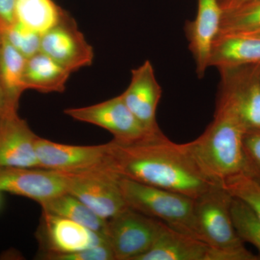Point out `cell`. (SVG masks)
<instances>
[{"instance_id": "6da1fadb", "label": "cell", "mask_w": 260, "mask_h": 260, "mask_svg": "<svg viewBox=\"0 0 260 260\" xmlns=\"http://www.w3.org/2000/svg\"><path fill=\"white\" fill-rule=\"evenodd\" d=\"M107 144L104 169L117 177L196 200L220 186L205 172L189 143L178 144L161 132L130 142Z\"/></svg>"}, {"instance_id": "7a4b0ae2", "label": "cell", "mask_w": 260, "mask_h": 260, "mask_svg": "<svg viewBox=\"0 0 260 260\" xmlns=\"http://www.w3.org/2000/svg\"><path fill=\"white\" fill-rule=\"evenodd\" d=\"M247 130L232 109L217 102L213 120L199 138L189 142L205 172L220 186L238 174H248L244 151Z\"/></svg>"}, {"instance_id": "3957f363", "label": "cell", "mask_w": 260, "mask_h": 260, "mask_svg": "<svg viewBox=\"0 0 260 260\" xmlns=\"http://www.w3.org/2000/svg\"><path fill=\"white\" fill-rule=\"evenodd\" d=\"M119 184L129 208L200 240L195 223L194 199L126 178L119 177Z\"/></svg>"}, {"instance_id": "277c9868", "label": "cell", "mask_w": 260, "mask_h": 260, "mask_svg": "<svg viewBox=\"0 0 260 260\" xmlns=\"http://www.w3.org/2000/svg\"><path fill=\"white\" fill-rule=\"evenodd\" d=\"M232 196L221 186L194 200V216L200 239L210 247L236 249L244 247L234 228L231 213Z\"/></svg>"}, {"instance_id": "5b68a950", "label": "cell", "mask_w": 260, "mask_h": 260, "mask_svg": "<svg viewBox=\"0 0 260 260\" xmlns=\"http://www.w3.org/2000/svg\"><path fill=\"white\" fill-rule=\"evenodd\" d=\"M259 67L260 62L218 69L217 102L232 109L248 130H260Z\"/></svg>"}, {"instance_id": "8992f818", "label": "cell", "mask_w": 260, "mask_h": 260, "mask_svg": "<svg viewBox=\"0 0 260 260\" xmlns=\"http://www.w3.org/2000/svg\"><path fill=\"white\" fill-rule=\"evenodd\" d=\"M164 222L128 207L107 220L105 237L115 260H136L153 246Z\"/></svg>"}, {"instance_id": "52a82bcc", "label": "cell", "mask_w": 260, "mask_h": 260, "mask_svg": "<svg viewBox=\"0 0 260 260\" xmlns=\"http://www.w3.org/2000/svg\"><path fill=\"white\" fill-rule=\"evenodd\" d=\"M67 191L76 197L101 218L109 220L128 208L119 177L103 169L64 173Z\"/></svg>"}, {"instance_id": "ba28073f", "label": "cell", "mask_w": 260, "mask_h": 260, "mask_svg": "<svg viewBox=\"0 0 260 260\" xmlns=\"http://www.w3.org/2000/svg\"><path fill=\"white\" fill-rule=\"evenodd\" d=\"M64 113L75 120L107 130L116 141H135L158 133H150L142 125L130 112L120 95L88 107L65 109Z\"/></svg>"}, {"instance_id": "9c48e42d", "label": "cell", "mask_w": 260, "mask_h": 260, "mask_svg": "<svg viewBox=\"0 0 260 260\" xmlns=\"http://www.w3.org/2000/svg\"><path fill=\"white\" fill-rule=\"evenodd\" d=\"M41 51L71 73L90 66L94 59L93 47L67 12L59 23L42 36Z\"/></svg>"}, {"instance_id": "30bf717a", "label": "cell", "mask_w": 260, "mask_h": 260, "mask_svg": "<svg viewBox=\"0 0 260 260\" xmlns=\"http://www.w3.org/2000/svg\"><path fill=\"white\" fill-rule=\"evenodd\" d=\"M36 153L41 169L64 173L105 170L107 144L90 146L61 144L38 136Z\"/></svg>"}, {"instance_id": "8fae6325", "label": "cell", "mask_w": 260, "mask_h": 260, "mask_svg": "<svg viewBox=\"0 0 260 260\" xmlns=\"http://www.w3.org/2000/svg\"><path fill=\"white\" fill-rule=\"evenodd\" d=\"M0 191L40 204L67 192L66 178L64 173L49 169L0 166Z\"/></svg>"}, {"instance_id": "7c38bea8", "label": "cell", "mask_w": 260, "mask_h": 260, "mask_svg": "<svg viewBox=\"0 0 260 260\" xmlns=\"http://www.w3.org/2000/svg\"><path fill=\"white\" fill-rule=\"evenodd\" d=\"M37 237L42 254L75 252L107 242L79 223L44 212Z\"/></svg>"}, {"instance_id": "4fadbf2b", "label": "cell", "mask_w": 260, "mask_h": 260, "mask_svg": "<svg viewBox=\"0 0 260 260\" xmlns=\"http://www.w3.org/2000/svg\"><path fill=\"white\" fill-rule=\"evenodd\" d=\"M223 13L218 0H198L196 17L193 20H187L184 25L199 78H204L210 67L212 48L220 32Z\"/></svg>"}, {"instance_id": "5bb4252c", "label": "cell", "mask_w": 260, "mask_h": 260, "mask_svg": "<svg viewBox=\"0 0 260 260\" xmlns=\"http://www.w3.org/2000/svg\"><path fill=\"white\" fill-rule=\"evenodd\" d=\"M38 136L26 121L11 109L0 119V166L39 168L36 141Z\"/></svg>"}, {"instance_id": "9a60e30c", "label": "cell", "mask_w": 260, "mask_h": 260, "mask_svg": "<svg viewBox=\"0 0 260 260\" xmlns=\"http://www.w3.org/2000/svg\"><path fill=\"white\" fill-rule=\"evenodd\" d=\"M130 112L150 133L161 131L157 122V108L162 95V88L157 81L150 61L132 70L127 88L121 94Z\"/></svg>"}, {"instance_id": "2e32d148", "label": "cell", "mask_w": 260, "mask_h": 260, "mask_svg": "<svg viewBox=\"0 0 260 260\" xmlns=\"http://www.w3.org/2000/svg\"><path fill=\"white\" fill-rule=\"evenodd\" d=\"M210 246L164 223L153 246L136 260H205Z\"/></svg>"}, {"instance_id": "e0dca14e", "label": "cell", "mask_w": 260, "mask_h": 260, "mask_svg": "<svg viewBox=\"0 0 260 260\" xmlns=\"http://www.w3.org/2000/svg\"><path fill=\"white\" fill-rule=\"evenodd\" d=\"M260 62V38L222 34L214 42L210 67L220 68Z\"/></svg>"}, {"instance_id": "ac0fdd59", "label": "cell", "mask_w": 260, "mask_h": 260, "mask_svg": "<svg viewBox=\"0 0 260 260\" xmlns=\"http://www.w3.org/2000/svg\"><path fill=\"white\" fill-rule=\"evenodd\" d=\"M71 72L42 51L28 58L24 70L25 90L43 93H62Z\"/></svg>"}, {"instance_id": "d6986e66", "label": "cell", "mask_w": 260, "mask_h": 260, "mask_svg": "<svg viewBox=\"0 0 260 260\" xmlns=\"http://www.w3.org/2000/svg\"><path fill=\"white\" fill-rule=\"evenodd\" d=\"M40 205L44 213L69 219L106 238L107 220L101 218L68 191L43 202Z\"/></svg>"}, {"instance_id": "ffe728a7", "label": "cell", "mask_w": 260, "mask_h": 260, "mask_svg": "<svg viewBox=\"0 0 260 260\" xmlns=\"http://www.w3.org/2000/svg\"><path fill=\"white\" fill-rule=\"evenodd\" d=\"M26 60L27 58L8 42L3 31L0 44V83L10 105L18 109L20 96L25 90L23 75Z\"/></svg>"}, {"instance_id": "44dd1931", "label": "cell", "mask_w": 260, "mask_h": 260, "mask_svg": "<svg viewBox=\"0 0 260 260\" xmlns=\"http://www.w3.org/2000/svg\"><path fill=\"white\" fill-rule=\"evenodd\" d=\"M15 21L43 35L63 18L66 12L54 0H17Z\"/></svg>"}, {"instance_id": "7402d4cb", "label": "cell", "mask_w": 260, "mask_h": 260, "mask_svg": "<svg viewBox=\"0 0 260 260\" xmlns=\"http://www.w3.org/2000/svg\"><path fill=\"white\" fill-rule=\"evenodd\" d=\"M260 27V0L239 9L224 12L218 35L243 34Z\"/></svg>"}, {"instance_id": "603a6c76", "label": "cell", "mask_w": 260, "mask_h": 260, "mask_svg": "<svg viewBox=\"0 0 260 260\" xmlns=\"http://www.w3.org/2000/svg\"><path fill=\"white\" fill-rule=\"evenodd\" d=\"M231 213L239 237L243 242L253 244L260 253V220L255 214L244 202L234 198L232 199Z\"/></svg>"}, {"instance_id": "cb8c5ba5", "label": "cell", "mask_w": 260, "mask_h": 260, "mask_svg": "<svg viewBox=\"0 0 260 260\" xmlns=\"http://www.w3.org/2000/svg\"><path fill=\"white\" fill-rule=\"evenodd\" d=\"M222 187L233 198L242 200L252 210L260 220V182L246 174L227 179Z\"/></svg>"}, {"instance_id": "d4e9b609", "label": "cell", "mask_w": 260, "mask_h": 260, "mask_svg": "<svg viewBox=\"0 0 260 260\" xmlns=\"http://www.w3.org/2000/svg\"><path fill=\"white\" fill-rule=\"evenodd\" d=\"M0 25L8 42L27 59L41 51V34L16 21L8 26Z\"/></svg>"}, {"instance_id": "484cf974", "label": "cell", "mask_w": 260, "mask_h": 260, "mask_svg": "<svg viewBox=\"0 0 260 260\" xmlns=\"http://www.w3.org/2000/svg\"><path fill=\"white\" fill-rule=\"evenodd\" d=\"M41 257L49 260H115L107 242L75 252L42 254Z\"/></svg>"}, {"instance_id": "4316f807", "label": "cell", "mask_w": 260, "mask_h": 260, "mask_svg": "<svg viewBox=\"0 0 260 260\" xmlns=\"http://www.w3.org/2000/svg\"><path fill=\"white\" fill-rule=\"evenodd\" d=\"M244 151L248 175L260 182V130H247L244 138Z\"/></svg>"}, {"instance_id": "83f0119b", "label": "cell", "mask_w": 260, "mask_h": 260, "mask_svg": "<svg viewBox=\"0 0 260 260\" xmlns=\"http://www.w3.org/2000/svg\"><path fill=\"white\" fill-rule=\"evenodd\" d=\"M256 256L245 247L236 249H218L210 246L205 260H259Z\"/></svg>"}, {"instance_id": "f1b7e54d", "label": "cell", "mask_w": 260, "mask_h": 260, "mask_svg": "<svg viewBox=\"0 0 260 260\" xmlns=\"http://www.w3.org/2000/svg\"><path fill=\"white\" fill-rule=\"evenodd\" d=\"M17 0H0V24L8 26L15 22V7Z\"/></svg>"}, {"instance_id": "f546056e", "label": "cell", "mask_w": 260, "mask_h": 260, "mask_svg": "<svg viewBox=\"0 0 260 260\" xmlns=\"http://www.w3.org/2000/svg\"><path fill=\"white\" fill-rule=\"evenodd\" d=\"M218 1L224 13V12L239 9L246 5L259 1V0H218Z\"/></svg>"}, {"instance_id": "4dcf8cb0", "label": "cell", "mask_w": 260, "mask_h": 260, "mask_svg": "<svg viewBox=\"0 0 260 260\" xmlns=\"http://www.w3.org/2000/svg\"><path fill=\"white\" fill-rule=\"evenodd\" d=\"M2 35H3V31H2L1 26H0V44H1ZM11 109H18V108L13 107L10 105L6 95H5L3 87H2L1 83H0V119L5 113Z\"/></svg>"}, {"instance_id": "1f68e13d", "label": "cell", "mask_w": 260, "mask_h": 260, "mask_svg": "<svg viewBox=\"0 0 260 260\" xmlns=\"http://www.w3.org/2000/svg\"><path fill=\"white\" fill-rule=\"evenodd\" d=\"M236 34H243V35L249 36V37L260 38V27L255 29V30H251V31Z\"/></svg>"}, {"instance_id": "d6a6232c", "label": "cell", "mask_w": 260, "mask_h": 260, "mask_svg": "<svg viewBox=\"0 0 260 260\" xmlns=\"http://www.w3.org/2000/svg\"><path fill=\"white\" fill-rule=\"evenodd\" d=\"M259 80H260V67H259Z\"/></svg>"}, {"instance_id": "836d02e7", "label": "cell", "mask_w": 260, "mask_h": 260, "mask_svg": "<svg viewBox=\"0 0 260 260\" xmlns=\"http://www.w3.org/2000/svg\"><path fill=\"white\" fill-rule=\"evenodd\" d=\"M0 203H1V198H0Z\"/></svg>"}]
</instances>
